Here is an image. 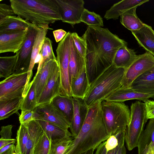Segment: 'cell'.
Here are the masks:
<instances>
[{"mask_svg":"<svg viewBox=\"0 0 154 154\" xmlns=\"http://www.w3.org/2000/svg\"><path fill=\"white\" fill-rule=\"evenodd\" d=\"M82 37L86 44V66L91 83L113 64L118 50L128 44L100 27L88 26Z\"/></svg>","mask_w":154,"mask_h":154,"instance_id":"cell-1","label":"cell"},{"mask_svg":"<svg viewBox=\"0 0 154 154\" xmlns=\"http://www.w3.org/2000/svg\"><path fill=\"white\" fill-rule=\"evenodd\" d=\"M99 102L88 107L86 117L78 135L74 138L64 154H83L95 150L111 135L108 132Z\"/></svg>","mask_w":154,"mask_h":154,"instance_id":"cell-2","label":"cell"},{"mask_svg":"<svg viewBox=\"0 0 154 154\" xmlns=\"http://www.w3.org/2000/svg\"><path fill=\"white\" fill-rule=\"evenodd\" d=\"M15 15L38 27L61 20L55 0H10Z\"/></svg>","mask_w":154,"mask_h":154,"instance_id":"cell-3","label":"cell"},{"mask_svg":"<svg viewBox=\"0 0 154 154\" xmlns=\"http://www.w3.org/2000/svg\"><path fill=\"white\" fill-rule=\"evenodd\" d=\"M125 69L113 64L92 82L84 99L87 106L89 107L102 102L121 88Z\"/></svg>","mask_w":154,"mask_h":154,"instance_id":"cell-4","label":"cell"},{"mask_svg":"<svg viewBox=\"0 0 154 154\" xmlns=\"http://www.w3.org/2000/svg\"><path fill=\"white\" fill-rule=\"evenodd\" d=\"M101 109L106 127L111 135L126 129L130 116L127 105L123 103L104 100L101 103Z\"/></svg>","mask_w":154,"mask_h":154,"instance_id":"cell-5","label":"cell"},{"mask_svg":"<svg viewBox=\"0 0 154 154\" xmlns=\"http://www.w3.org/2000/svg\"><path fill=\"white\" fill-rule=\"evenodd\" d=\"M130 110V119L125 130V137L127 147L129 151L137 146L140 136L148 119L144 103L137 101L132 103Z\"/></svg>","mask_w":154,"mask_h":154,"instance_id":"cell-6","label":"cell"},{"mask_svg":"<svg viewBox=\"0 0 154 154\" xmlns=\"http://www.w3.org/2000/svg\"><path fill=\"white\" fill-rule=\"evenodd\" d=\"M72 37L67 32L58 43L56 51L57 60L60 68L61 95L72 97L69 74V65Z\"/></svg>","mask_w":154,"mask_h":154,"instance_id":"cell-7","label":"cell"},{"mask_svg":"<svg viewBox=\"0 0 154 154\" xmlns=\"http://www.w3.org/2000/svg\"><path fill=\"white\" fill-rule=\"evenodd\" d=\"M39 27L32 24L29 28L27 38L21 48L16 53L17 59L13 74L28 72L32 49Z\"/></svg>","mask_w":154,"mask_h":154,"instance_id":"cell-8","label":"cell"},{"mask_svg":"<svg viewBox=\"0 0 154 154\" xmlns=\"http://www.w3.org/2000/svg\"><path fill=\"white\" fill-rule=\"evenodd\" d=\"M154 67V56L146 52L138 55L137 58L125 69L121 87L131 88V85L137 78Z\"/></svg>","mask_w":154,"mask_h":154,"instance_id":"cell-9","label":"cell"},{"mask_svg":"<svg viewBox=\"0 0 154 154\" xmlns=\"http://www.w3.org/2000/svg\"><path fill=\"white\" fill-rule=\"evenodd\" d=\"M27 72L13 74L0 82V101L22 96Z\"/></svg>","mask_w":154,"mask_h":154,"instance_id":"cell-10","label":"cell"},{"mask_svg":"<svg viewBox=\"0 0 154 154\" xmlns=\"http://www.w3.org/2000/svg\"><path fill=\"white\" fill-rule=\"evenodd\" d=\"M63 22L73 26L80 23L85 9L83 0H55Z\"/></svg>","mask_w":154,"mask_h":154,"instance_id":"cell-11","label":"cell"},{"mask_svg":"<svg viewBox=\"0 0 154 154\" xmlns=\"http://www.w3.org/2000/svg\"><path fill=\"white\" fill-rule=\"evenodd\" d=\"M35 120L45 121L68 129L69 122L51 102L38 105L34 110Z\"/></svg>","mask_w":154,"mask_h":154,"instance_id":"cell-12","label":"cell"},{"mask_svg":"<svg viewBox=\"0 0 154 154\" xmlns=\"http://www.w3.org/2000/svg\"><path fill=\"white\" fill-rule=\"evenodd\" d=\"M28 30L0 33V53L11 52L16 54L26 41Z\"/></svg>","mask_w":154,"mask_h":154,"instance_id":"cell-13","label":"cell"},{"mask_svg":"<svg viewBox=\"0 0 154 154\" xmlns=\"http://www.w3.org/2000/svg\"><path fill=\"white\" fill-rule=\"evenodd\" d=\"M61 95L60 68L58 63L37 100V106L51 102L57 96Z\"/></svg>","mask_w":154,"mask_h":154,"instance_id":"cell-14","label":"cell"},{"mask_svg":"<svg viewBox=\"0 0 154 154\" xmlns=\"http://www.w3.org/2000/svg\"><path fill=\"white\" fill-rule=\"evenodd\" d=\"M73 113L70 129L74 138L79 133L87 115L88 107L84 99L72 97Z\"/></svg>","mask_w":154,"mask_h":154,"instance_id":"cell-15","label":"cell"},{"mask_svg":"<svg viewBox=\"0 0 154 154\" xmlns=\"http://www.w3.org/2000/svg\"><path fill=\"white\" fill-rule=\"evenodd\" d=\"M51 29L48 25L39 27V29L36 36L32 48L30 65L27 72V81L22 95L23 97L26 96L28 91L30 81L32 75V70L35 63L36 59L40 52L48 30Z\"/></svg>","mask_w":154,"mask_h":154,"instance_id":"cell-16","label":"cell"},{"mask_svg":"<svg viewBox=\"0 0 154 154\" xmlns=\"http://www.w3.org/2000/svg\"><path fill=\"white\" fill-rule=\"evenodd\" d=\"M58 63L57 60H50L43 64L36 72L32 81L35 87L37 101Z\"/></svg>","mask_w":154,"mask_h":154,"instance_id":"cell-17","label":"cell"},{"mask_svg":"<svg viewBox=\"0 0 154 154\" xmlns=\"http://www.w3.org/2000/svg\"><path fill=\"white\" fill-rule=\"evenodd\" d=\"M90 85L85 65L71 83L72 97L84 99L90 89Z\"/></svg>","mask_w":154,"mask_h":154,"instance_id":"cell-18","label":"cell"},{"mask_svg":"<svg viewBox=\"0 0 154 154\" xmlns=\"http://www.w3.org/2000/svg\"><path fill=\"white\" fill-rule=\"evenodd\" d=\"M131 88L138 92L150 95L154 99V67L134 80Z\"/></svg>","mask_w":154,"mask_h":154,"instance_id":"cell-19","label":"cell"},{"mask_svg":"<svg viewBox=\"0 0 154 154\" xmlns=\"http://www.w3.org/2000/svg\"><path fill=\"white\" fill-rule=\"evenodd\" d=\"M125 141V134L123 132L111 135L98 146L94 154H117Z\"/></svg>","mask_w":154,"mask_h":154,"instance_id":"cell-20","label":"cell"},{"mask_svg":"<svg viewBox=\"0 0 154 154\" xmlns=\"http://www.w3.org/2000/svg\"><path fill=\"white\" fill-rule=\"evenodd\" d=\"M150 98H152L151 95L138 92L131 88L121 87L114 91L104 100L122 103L126 100L136 99L144 102Z\"/></svg>","mask_w":154,"mask_h":154,"instance_id":"cell-21","label":"cell"},{"mask_svg":"<svg viewBox=\"0 0 154 154\" xmlns=\"http://www.w3.org/2000/svg\"><path fill=\"white\" fill-rule=\"evenodd\" d=\"M137 147L138 154H151L154 150V119H150L140 136Z\"/></svg>","mask_w":154,"mask_h":154,"instance_id":"cell-22","label":"cell"},{"mask_svg":"<svg viewBox=\"0 0 154 154\" xmlns=\"http://www.w3.org/2000/svg\"><path fill=\"white\" fill-rule=\"evenodd\" d=\"M149 0H123L114 4L105 14L106 20L117 19L119 16L129 10L142 5Z\"/></svg>","mask_w":154,"mask_h":154,"instance_id":"cell-23","label":"cell"},{"mask_svg":"<svg viewBox=\"0 0 154 154\" xmlns=\"http://www.w3.org/2000/svg\"><path fill=\"white\" fill-rule=\"evenodd\" d=\"M139 45L154 56V31L145 23L140 29L131 31Z\"/></svg>","mask_w":154,"mask_h":154,"instance_id":"cell-24","label":"cell"},{"mask_svg":"<svg viewBox=\"0 0 154 154\" xmlns=\"http://www.w3.org/2000/svg\"><path fill=\"white\" fill-rule=\"evenodd\" d=\"M32 24L18 16H9L0 20V33L27 30Z\"/></svg>","mask_w":154,"mask_h":154,"instance_id":"cell-25","label":"cell"},{"mask_svg":"<svg viewBox=\"0 0 154 154\" xmlns=\"http://www.w3.org/2000/svg\"><path fill=\"white\" fill-rule=\"evenodd\" d=\"M85 65V58L82 56L78 52L72 38L69 65V74L70 84L73 79Z\"/></svg>","mask_w":154,"mask_h":154,"instance_id":"cell-26","label":"cell"},{"mask_svg":"<svg viewBox=\"0 0 154 154\" xmlns=\"http://www.w3.org/2000/svg\"><path fill=\"white\" fill-rule=\"evenodd\" d=\"M138 56L133 50L128 48L127 46H123L120 48L116 52L113 64L116 67L126 69Z\"/></svg>","mask_w":154,"mask_h":154,"instance_id":"cell-27","label":"cell"},{"mask_svg":"<svg viewBox=\"0 0 154 154\" xmlns=\"http://www.w3.org/2000/svg\"><path fill=\"white\" fill-rule=\"evenodd\" d=\"M36 120L38 122L44 132L51 140H59L72 137L68 129L45 121Z\"/></svg>","mask_w":154,"mask_h":154,"instance_id":"cell-28","label":"cell"},{"mask_svg":"<svg viewBox=\"0 0 154 154\" xmlns=\"http://www.w3.org/2000/svg\"><path fill=\"white\" fill-rule=\"evenodd\" d=\"M53 105L61 112L70 123L73 113V104L72 97L59 95L51 101Z\"/></svg>","mask_w":154,"mask_h":154,"instance_id":"cell-29","label":"cell"},{"mask_svg":"<svg viewBox=\"0 0 154 154\" xmlns=\"http://www.w3.org/2000/svg\"><path fill=\"white\" fill-rule=\"evenodd\" d=\"M22 96L0 101V120L9 118L20 109Z\"/></svg>","mask_w":154,"mask_h":154,"instance_id":"cell-30","label":"cell"},{"mask_svg":"<svg viewBox=\"0 0 154 154\" xmlns=\"http://www.w3.org/2000/svg\"><path fill=\"white\" fill-rule=\"evenodd\" d=\"M137 7L133 8L120 16V22L125 28L131 31L140 29L143 27V23L136 13Z\"/></svg>","mask_w":154,"mask_h":154,"instance_id":"cell-31","label":"cell"},{"mask_svg":"<svg viewBox=\"0 0 154 154\" xmlns=\"http://www.w3.org/2000/svg\"><path fill=\"white\" fill-rule=\"evenodd\" d=\"M29 135L26 144L25 154H31L32 149L44 131L38 122L34 120L27 125Z\"/></svg>","mask_w":154,"mask_h":154,"instance_id":"cell-32","label":"cell"},{"mask_svg":"<svg viewBox=\"0 0 154 154\" xmlns=\"http://www.w3.org/2000/svg\"><path fill=\"white\" fill-rule=\"evenodd\" d=\"M29 135L27 125L20 124L17 130L15 152L17 154H25Z\"/></svg>","mask_w":154,"mask_h":154,"instance_id":"cell-33","label":"cell"},{"mask_svg":"<svg viewBox=\"0 0 154 154\" xmlns=\"http://www.w3.org/2000/svg\"><path fill=\"white\" fill-rule=\"evenodd\" d=\"M17 55L0 57V78H6L13 74Z\"/></svg>","mask_w":154,"mask_h":154,"instance_id":"cell-34","label":"cell"},{"mask_svg":"<svg viewBox=\"0 0 154 154\" xmlns=\"http://www.w3.org/2000/svg\"><path fill=\"white\" fill-rule=\"evenodd\" d=\"M35 85L32 81L29 85L27 93L23 99L21 106V111L34 110L37 106Z\"/></svg>","mask_w":154,"mask_h":154,"instance_id":"cell-35","label":"cell"},{"mask_svg":"<svg viewBox=\"0 0 154 154\" xmlns=\"http://www.w3.org/2000/svg\"><path fill=\"white\" fill-rule=\"evenodd\" d=\"M40 53L42 57L38 63L37 72L45 62L51 60H57L53 51L52 42L49 38L46 37L45 38Z\"/></svg>","mask_w":154,"mask_h":154,"instance_id":"cell-36","label":"cell"},{"mask_svg":"<svg viewBox=\"0 0 154 154\" xmlns=\"http://www.w3.org/2000/svg\"><path fill=\"white\" fill-rule=\"evenodd\" d=\"M81 22L88 26L101 27L104 26L103 19L100 15L85 8L81 17Z\"/></svg>","mask_w":154,"mask_h":154,"instance_id":"cell-37","label":"cell"},{"mask_svg":"<svg viewBox=\"0 0 154 154\" xmlns=\"http://www.w3.org/2000/svg\"><path fill=\"white\" fill-rule=\"evenodd\" d=\"M73 138L71 137L59 140H51L48 154H64Z\"/></svg>","mask_w":154,"mask_h":154,"instance_id":"cell-38","label":"cell"},{"mask_svg":"<svg viewBox=\"0 0 154 154\" xmlns=\"http://www.w3.org/2000/svg\"><path fill=\"white\" fill-rule=\"evenodd\" d=\"M51 140L44 132L34 146L31 154H48Z\"/></svg>","mask_w":154,"mask_h":154,"instance_id":"cell-39","label":"cell"},{"mask_svg":"<svg viewBox=\"0 0 154 154\" xmlns=\"http://www.w3.org/2000/svg\"><path fill=\"white\" fill-rule=\"evenodd\" d=\"M71 35L77 50L81 56L85 58L86 49L85 41L75 32L71 33Z\"/></svg>","mask_w":154,"mask_h":154,"instance_id":"cell-40","label":"cell"},{"mask_svg":"<svg viewBox=\"0 0 154 154\" xmlns=\"http://www.w3.org/2000/svg\"><path fill=\"white\" fill-rule=\"evenodd\" d=\"M34 116V110L21 111L19 117L20 124L27 125L30 122L35 120Z\"/></svg>","mask_w":154,"mask_h":154,"instance_id":"cell-41","label":"cell"},{"mask_svg":"<svg viewBox=\"0 0 154 154\" xmlns=\"http://www.w3.org/2000/svg\"><path fill=\"white\" fill-rule=\"evenodd\" d=\"M15 15L11 5L6 4H0V20L11 16Z\"/></svg>","mask_w":154,"mask_h":154,"instance_id":"cell-42","label":"cell"},{"mask_svg":"<svg viewBox=\"0 0 154 154\" xmlns=\"http://www.w3.org/2000/svg\"><path fill=\"white\" fill-rule=\"evenodd\" d=\"M13 127L12 125H8L2 126L0 132L1 138L0 139L4 140H10L11 138L12 133V129Z\"/></svg>","mask_w":154,"mask_h":154,"instance_id":"cell-43","label":"cell"},{"mask_svg":"<svg viewBox=\"0 0 154 154\" xmlns=\"http://www.w3.org/2000/svg\"><path fill=\"white\" fill-rule=\"evenodd\" d=\"M144 102L148 119H154V101L147 99Z\"/></svg>","mask_w":154,"mask_h":154,"instance_id":"cell-44","label":"cell"},{"mask_svg":"<svg viewBox=\"0 0 154 154\" xmlns=\"http://www.w3.org/2000/svg\"><path fill=\"white\" fill-rule=\"evenodd\" d=\"M53 35L57 42H60L64 38L67 32L62 29H57L53 32Z\"/></svg>","mask_w":154,"mask_h":154,"instance_id":"cell-45","label":"cell"},{"mask_svg":"<svg viewBox=\"0 0 154 154\" xmlns=\"http://www.w3.org/2000/svg\"><path fill=\"white\" fill-rule=\"evenodd\" d=\"M16 140L12 139L10 140H4L0 139V149L11 143L15 142Z\"/></svg>","mask_w":154,"mask_h":154,"instance_id":"cell-46","label":"cell"},{"mask_svg":"<svg viewBox=\"0 0 154 154\" xmlns=\"http://www.w3.org/2000/svg\"><path fill=\"white\" fill-rule=\"evenodd\" d=\"M15 142H14L13 143H11L9 144L8 145H7L6 146H5L0 149V154H1L4 152H5L6 151L8 150L12 147L14 146L15 144Z\"/></svg>","mask_w":154,"mask_h":154,"instance_id":"cell-47","label":"cell"},{"mask_svg":"<svg viewBox=\"0 0 154 154\" xmlns=\"http://www.w3.org/2000/svg\"><path fill=\"white\" fill-rule=\"evenodd\" d=\"M16 146L14 145L8 150L1 154H13L15 152Z\"/></svg>","mask_w":154,"mask_h":154,"instance_id":"cell-48","label":"cell"},{"mask_svg":"<svg viewBox=\"0 0 154 154\" xmlns=\"http://www.w3.org/2000/svg\"><path fill=\"white\" fill-rule=\"evenodd\" d=\"M117 154H126V149L124 145L120 149Z\"/></svg>","mask_w":154,"mask_h":154,"instance_id":"cell-49","label":"cell"},{"mask_svg":"<svg viewBox=\"0 0 154 154\" xmlns=\"http://www.w3.org/2000/svg\"><path fill=\"white\" fill-rule=\"evenodd\" d=\"M94 149H91L85 152L83 154H94Z\"/></svg>","mask_w":154,"mask_h":154,"instance_id":"cell-50","label":"cell"},{"mask_svg":"<svg viewBox=\"0 0 154 154\" xmlns=\"http://www.w3.org/2000/svg\"><path fill=\"white\" fill-rule=\"evenodd\" d=\"M151 154H154V150L153 151V152Z\"/></svg>","mask_w":154,"mask_h":154,"instance_id":"cell-51","label":"cell"},{"mask_svg":"<svg viewBox=\"0 0 154 154\" xmlns=\"http://www.w3.org/2000/svg\"><path fill=\"white\" fill-rule=\"evenodd\" d=\"M13 154H17L15 152Z\"/></svg>","mask_w":154,"mask_h":154,"instance_id":"cell-52","label":"cell"},{"mask_svg":"<svg viewBox=\"0 0 154 154\" xmlns=\"http://www.w3.org/2000/svg\"></svg>","mask_w":154,"mask_h":154,"instance_id":"cell-53","label":"cell"}]
</instances>
